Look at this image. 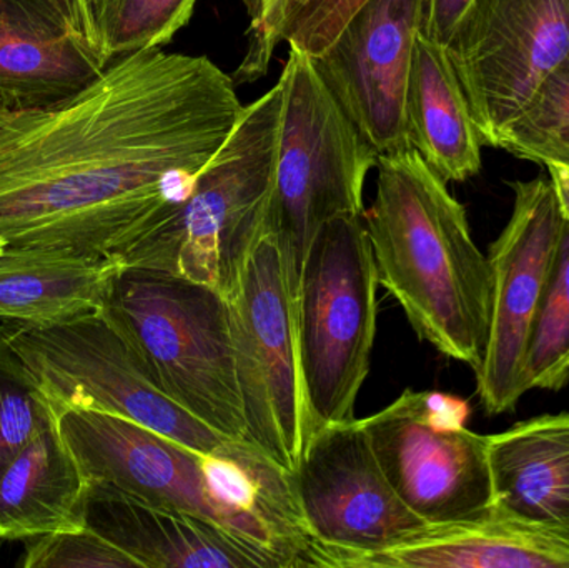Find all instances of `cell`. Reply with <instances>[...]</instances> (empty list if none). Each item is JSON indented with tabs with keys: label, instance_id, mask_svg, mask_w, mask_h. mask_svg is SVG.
<instances>
[{
	"label": "cell",
	"instance_id": "cell-5",
	"mask_svg": "<svg viewBox=\"0 0 569 568\" xmlns=\"http://www.w3.org/2000/svg\"><path fill=\"white\" fill-rule=\"evenodd\" d=\"M100 312L173 402L216 432L250 444L229 299L219 290L117 262Z\"/></svg>",
	"mask_w": 569,
	"mask_h": 568
},
{
	"label": "cell",
	"instance_id": "cell-14",
	"mask_svg": "<svg viewBox=\"0 0 569 568\" xmlns=\"http://www.w3.org/2000/svg\"><path fill=\"white\" fill-rule=\"evenodd\" d=\"M420 33V0H368L311 59L331 96L378 156L410 149L405 96Z\"/></svg>",
	"mask_w": 569,
	"mask_h": 568
},
{
	"label": "cell",
	"instance_id": "cell-11",
	"mask_svg": "<svg viewBox=\"0 0 569 568\" xmlns=\"http://www.w3.org/2000/svg\"><path fill=\"white\" fill-rule=\"evenodd\" d=\"M288 484L305 530L320 547V568L397 549L428 527L388 482L357 419L308 437Z\"/></svg>",
	"mask_w": 569,
	"mask_h": 568
},
{
	"label": "cell",
	"instance_id": "cell-29",
	"mask_svg": "<svg viewBox=\"0 0 569 568\" xmlns=\"http://www.w3.org/2000/svg\"><path fill=\"white\" fill-rule=\"evenodd\" d=\"M63 2L72 12L80 32L96 50V43H93V0H63Z\"/></svg>",
	"mask_w": 569,
	"mask_h": 568
},
{
	"label": "cell",
	"instance_id": "cell-13",
	"mask_svg": "<svg viewBox=\"0 0 569 568\" xmlns=\"http://www.w3.org/2000/svg\"><path fill=\"white\" fill-rule=\"evenodd\" d=\"M513 213L491 246V322L487 353L477 372L488 413L511 412L527 393L525 357L543 299L565 217L551 180L511 182Z\"/></svg>",
	"mask_w": 569,
	"mask_h": 568
},
{
	"label": "cell",
	"instance_id": "cell-17",
	"mask_svg": "<svg viewBox=\"0 0 569 568\" xmlns=\"http://www.w3.org/2000/svg\"><path fill=\"white\" fill-rule=\"evenodd\" d=\"M345 568H569V530L493 506L477 519L428 526L411 542Z\"/></svg>",
	"mask_w": 569,
	"mask_h": 568
},
{
	"label": "cell",
	"instance_id": "cell-32",
	"mask_svg": "<svg viewBox=\"0 0 569 568\" xmlns=\"http://www.w3.org/2000/svg\"><path fill=\"white\" fill-rule=\"evenodd\" d=\"M7 247H9V242H7L6 237L0 236V253L6 252Z\"/></svg>",
	"mask_w": 569,
	"mask_h": 568
},
{
	"label": "cell",
	"instance_id": "cell-28",
	"mask_svg": "<svg viewBox=\"0 0 569 568\" xmlns=\"http://www.w3.org/2000/svg\"><path fill=\"white\" fill-rule=\"evenodd\" d=\"M473 0H420V33L447 46Z\"/></svg>",
	"mask_w": 569,
	"mask_h": 568
},
{
	"label": "cell",
	"instance_id": "cell-8",
	"mask_svg": "<svg viewBox=\"0 0 569 568\" xmlns=\"http://www.w3.org/2000/svg\"><path fill=\"white\" fill-rule=\"evenodd\" d=\"M0 339L26 363L56 413H113L207 456L237 457L256 447L216 432L173 402L100 310L53 326L3 322Z\"/></svg>",
	"mask_w": 569,
	"mask_h": 568
},
{
	"label": "cell",
	"instance_id": "cell-7",
	"mask_svg": "<svg viewBox=\"0 0 569 568\" xmlns=\"http://www.w3.org/2000/svg\"><path fill=\"white\" fill-rule=\"evenodd\" d=\"M378 279L361 216H340L311 242L293 300L305 402V442L355 419L377 337Z\"/></svg>",
	"mask_w": 569,
	"mask_h": 568
},
{
	"label": "cell",
	"instance_id": "cell-23",
	"mask_svg": "<svg viewBox=\"0 0 569 568\" xmlns=\"http://www.w3.org/2000/svg\"><path fill=\"white\" fill-rule=\"evenodd\" d=\"M197 0H93V43L103 62L163 47L192 19Z\"/></svg>",
	"mask_w": 569,
	"mask_h": 568
},
{
	"label": "cell",
	"instance_id": "cell-25",
	"mask_svg": "<svg viewBox=\"0 0 569 568\" xmlns=\"http://www.w3.org/2000/svg\"><path fill=\"white\" fill-rule=\"evenodd\" d=\"M497 147L531 162L569 166V56L501 133Z\"/></svg>",
	"mask_w": 569,
	"mask_h": 568
},
{
	"label": "cell",
	"instance_id": "cell-27",
	"mask_svg": "<svg viewBox=\"0 0 569 568\" xmlns=\"http://www.w3.org/2000/svg\"><path fill=\"white\" fill-rule=\"evenodd\" d=\"M19 566L23 568H140L89 527L32 537Z\"/></svg>",
	"mask_w": 569,
	"mask_h": 568
},
{
	"label": "cell",
	"instance_id": "cell-19",
	"mask_svg": "<svg viewBox=\"0 0 569 568\" xmlns=\"http://www.w3.org/2000/svg\"><path fill=\"white\" fill-rule=\"evenodd\" d=\"M117 260L72 249L7 247L0 253V320L53 326L102 310Z\"/></svg>",
	"mask_w": 569,
	"mask_h": 568
},
{
	"label": "cell",
	"instance_id": "cell-21",
	"mask_svg": "<svg viewBox=\"0 0 569 568\" xmlns=\"http://www.w3.org/2000/svg\"><path fill=\"white\" fill-rule=\"evenodd\" d=\"M488 442L495 506L569 530V412L527 420Z\"/></svg>",
	"mask_w": 569,
	"mask_h": 568
},
{
	"label": "cell",
	"instance_id": "cell-30",
	"mask_svg": "<svg viewBox=\"0 0 569 568\" xmlns=\"http://www.w3.org/2000/svg\"><path fill=\"white\" fill-rule=\"evenodd\" d=\"M551 183L557 192L561 212L569 222V166L567 163H548Z\"/></svg>",
	"mask_w": 569,
	"mask_h": 568
},
{
	"label": "cell",
	"instance_id": "cell-2",
	"mask_svg": "<svg viewBox=\"0 0 569 568\" xmlns=\"http://www.w3.org/2000/svg\"><path fill=\"white\" fill-rule=\"evenodd\" d=\"M56 417L87 480L209 520L276 568L318 567L320 547L301 524L288 472L259 447L207 456L113 413L63 409Z\"/></svg>",
	"mask_w": 569,
	"mask_h": 568
},
{
	"label": "cell",
	"instance_id": "cell-18",
	"mask_svg": "<svg viewBox=\"0 0 569 568\" xmlns=\"http://www.w3.org/2000/svg\"><path fill=\"white\" fill-rule=\"evenodd\" d=\"M408 147L445 182H465L481 170V142L447 47L418 33L405 96Z\"/></svg>",
	"mask_w": 569,
	"mask_h": 568
},
{
	"label": "cell",
	"instance_id": "cell-1",
	"mask_svg": "<svg viewBox=\"0 0 569 568\" xmlns=\"http://www.w3.org/2000/svg\"><path fill=\"white\" fill-rule=\"evenodd\" d=\"M242 110L209 57L162 47L59 102L0 107V236L116 260L189 196Z\"/></svg>",
	"mask_w": 569,
	"mask_h": 568
},
{
	"label": "cell",
	"instance_id": "cell-6",
	"mask_svg": "<svg viewBox=\"0 0 569 568\" xmlns=\"http://www.w3.org/2000/svg\"><path fill=\"white\" fill-rule=\"evenodd\" d=\"M282 116L263 232L279 243L291 302L308 250L335 217L361 216L368 173L378 153L315 70L291 50L282 76Z\"/></svg>",
	"mask_w": 569,
	"mask_h": 568
},
{
	"label": "cell",
	"instance_id": "cell-26",
	"mask_svg": "<svg viewBox=\"0 0 569 568\" xmlns=\"http://www.w3.org/2000/svg\"><path fill=\"white\" fill-rule=\"evenodd\" d=\"M56 422L46 393L12 347L0 339V474L33 437Z\"/></svg>",
	"mask_w": 569,
	"mask_h": 568
},
{
	"label": "cell",
	"instance_id": "cell-24",
	"mask_svg": "<svg viewBox=\"0 0 569 568\" xmlns=\"http://www.w3.org/2000/svg\"><path fill=\"white\" fill-rule=\"evenodd\" d=\"M569 382V222L535 317L525 357V389L561 390Z\"/></svg>",
	"mask_w": 569,
	"mask_h": 568
},
{
	"label": "cell",
	"instance_id": "cell-9",
	"mask_svg": "<svg viewBox=\"0 0 569 568\" xmlns=\"http://www.w3.org/2000/svg\"><path fill=\"white\" fill-rule=\"evenodd\" d=\"M468 417L467 400L408 389L360 420L388 482L428 526L477 519L495 506L490 442L467 429Z\"/></svg>",
	"mask_w": 569,
	"mask_h": 568
},
{
	"label": "cell",
	"instance_id": "cell-4",
	"mask_svg": "<svg viewBox=\"0 0 569 568\" xmlns=\"http://www.w3.org/2000/svg\"><path fill=\"white\" fill-rule=\"evenodd\" d=\"M282 83L243 107L189 196L127 247L117 262L162 270L236 293L263 232L282 116Z\"/></svg>",
	"mask_w": 569,
	"mask_h": 568
},
{
	"label": "cell",
	"instance_id": "cell-12",
	"mask_svg": "<svg viewBox=\"0 0 569 568\" xmlns=\"http://www.w3.org/2000/svg\"><path fill=\"white\" fill-rule=\"evenodd\" d=\"M445 47L481 142L497 147L569 56V0H473Z\"/></svg>",
	"mask_w": 569,
	"mask_h": 568
},
{
	"label": "cell",
	"instance_id": "cell-22",
	"mask_svg": "<svg viewBox=\"0 0 569 568\" xmlns=\"http://www.w3.org/2000/svg\"><path fill=\"white\" fill-rule=\"evenodd\" d=\"M368 0H263L259 19L250 22L246 56L233 80L253 82L266 76L277 47L315 59L335 42Z\"/></svg>",
	"mask_w": 569,
	"mask_h": 568
},
{
	"label": "cell",
	"instance_id": "cell-31",
	"mask_svg": "<svg viewBox=\"0 0 569 568\" xmlns=\"http://www.w3.org/2000/svg\"><path fill=\"white\" fill-rule=\"evenodd\" d=\"M243 7H246L247 16L250 17V22L259 19L260 12H262L263 0H242Z\"/></svg>",
	"mask_w": 569,
	"mask_h": 568
},
{
	"label": "cell",
	"instance_id": "cell-15",
	"mask_svg": "<svg viewBox=\"0 0 569 568\" xmlns=\"http://www.w3.org/2000/svg\"><path fill=\"white\" fill-rule=\"evenodd\" d=\"M106 67L63 0H0V107L59 102Z\"/></svg>",
	"mask_w": 569,
	"mask_h": 568
},
{
	"label": "cell",
	"instance_id": "cell-20",
	"mask_svg": "<svg viewBox=\"0 0 569 568\" xmlns=\"http://www.w3.org/2000/svg\"><path fill=\"white\" fill-rule=\"evenodd\" d=\"M87 489L89 480L56 422L0 474V540L83 529Z\"/></svg>",
	"mask_w": 569,
	"mask_h": 568
},
{
	"label": "cell",
	"instance_id": "cell-16",
	"mask_svg": "<svg viewBox=\"0 0 569 568\" xmlns=\"http://www.w3.org/2000/svg\"><path fill=\"white\" fill-rule=\"evenodd\" d=\"M83 519L140 568H276L216 524L152 506L102 480H89Z\"/></svg>",
	"mask_w": 569,
	"mask_h": 568
},
{
	"label": "cell",
	"instance_id": "cell-3",
	"mask_svg": "<svg viewBox=\"0 0 569 568\" xmlns=\"http://www.w3.org/2000/svg\"><path fill=\"white\" fill-rule=\"evenodd\" d=\"M377 190L363 220L380 286L411 329L478 372L491 322V267L467 210L415 150L378 156Z\"/></svg>",
	"mask_w": 569,
	"mask_h": 568
},
{
	"label": "cell",
	"instance_id": "cell-10",
	"mask_svg": "<svg viewBox=\"0 0 569 568\" xmlns=\"http://www.w3.org/2000/svg\"><path fill=\"white\" fill-rule=\"evenodd\" d=\"M237 383L250 444L287 472L305 447V402L293 302L282 253L262 232L229 299Z\"/></svg>",
	"mask_w": 569,
	"mask_h": 568
}]
</instances>
